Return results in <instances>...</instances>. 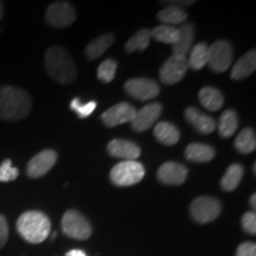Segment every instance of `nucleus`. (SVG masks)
I'll use <instances>...</instances> for the list:
<instances>
[{
    "instance_id": "nucleus-1",
    "label": "nucleus",
    "mask_w": 256,
    "mask_h": 256,
    "mask_svg": "<svg viewBox=\"0 0 256 256\" xmlns=\"http://www.w3.org/2000/svg\"><path fill=\"white\" fill-rule=\"evenodd\" d=\"M32 108L30 95L17 87H0V119L14 121L28 116Z\"/></svg>"
},
{
    "instance_id": "nucleus-2",
    "label": "nucleus",
    "mask_w": 256,
    "mask_h": 256,
    "mask_svg": "<svg viewBox=\"0 0 256 256\" xmlns=\"http://www.w3.org/2000/svg\"><path fill=\"white\" fill-rule=\"evenodd\" d=\"M44 60H46L48 74L55 81L63 84H68L75 81L78 76V69L72 56L62 46L49 48L46 52Z\"/></svg>"
},
{
    "instance_id": "nucleus-3",
    "label": "nucleus",
    "mask_w": 256,
    "mask_h": 256,
    "mask_svg": "<svg viewBox=\"0 0 256 256\" xmlns=\"http://www.w3.org/2000/svg\"><path fill=\"white\" fill-rule=\"evenodd\" d=\"M17 229L24 240L38 244L50 235L51 223L49 217L40 211H26L18 218Z\"/></svg>"
},
{
    "instance_id": "nucleus-4",
    "label": "nucleus",
    "mask_w": 256,
    "mask_h": 256,
    "mask_svg": "<svg viewBox=\"0 0 256 256\" xmlns=\"http://www.w3.org/2000/svg\"><path fill=\"white\" fill-rule=\"evenodd\" d=\"M145 176V168L136 160H124L112 168L110 180L116 186H132Z\"/></svg>"
},
{
    "instance_id": "nucleus-5",
    "label": "nucleus",
    "mask_w": 256,
    "mask_h": 256,
    "mask_svg": "<svg viewBox=\"0 0 256 256\" xmlns=\"http://www.w3.org/2000/svg\"><path fill=\"white\" fill-rule=\"evenodd\" d=\"M62 230L69 238L87 240L92 236V226L78 210H68L62 218Z\"/></svg>"
},
{
    "instance_id": "nucleus-6",
    "label": "nucleus",
    "mask_w": 256,
    "mask_h": 256,
    "mask_svg": "<svg viewBox=\"0 0 256 256\" xmlns=\"http://www.w3.org/2000/svg\"><path fill=\"white\" fill-rule=\"evenodd\" d=\"M220 210H222V206H220V200L208 196L196 198L190 206L192 218L198 223L212 222L220 216Z\"/></svg>"
},
{
    "instance_id": "nucleus-7",
    "label": "nucleus",
    "mask_w": 256,
    "mask_h": 256,
    "mask_svg": "<svg viewBox=\"0 0 256 256\" xmlns=\"http://www.w3.org/2000/svg\"><path fill=\"white\" fill-rule=\"evenodd\" d=\"M232 62V46L226 40H217L209 46L208 66L214 72H223Z\"/></svg>"
},
{
    "instance_id": "nucleus-8",
    "label": "nucleus",
    "mask_w": 256,
    "mask_h": 256,
    "mask_svg": "<svg viewBox=\"0 0 256 256\" xmlns=\"http://www.w3.org/2000/svg\"><path fill=\"white\" fill-rule=\"evenodd\" d=\"M46 22L57 28H68L76 19V12L72 5L66 2H52L46 10Z\"/></svg>"
},
{
    "instance_id": "nucleus-9",
    "label": "nucleus",
    "mask_w": 256,
    "mask_h": 256,
    "mask_svg": "<svg viewBox=\"0 0 256 256\" xmlns=\"http://www.w3.org/2000/svg\"><path fill=\"white\" fill-rule=\"evenodd\" d=\"M188 69L186 57L172 55L160 69V81L165 84H176L182 81Z\"/></svg>"
},
{
    "instance_id": "nucleus-10",
    "label": "nucleus",
    "mask_w": 256,
    "mask_h": 256,
    "mask_svg": "<svg viewBox=\"0 0 256 256\" xmlns=\"http://www.w3.org/2000/svg\"><path fill=\"white\" fill-rule=\"evenodd\" d=\"M124 90L133 98L140 101L152 100L160 92V87L151 78H132L124 84Z\"/></svg>"
},
{
    "instance_id": "nucleus-11",
    "label": "nucleus",
    "mask_w": 256,
    "mask_h": 256,
    "mask_svg": "<svg viewBox=\"0 0 256 256\" xmlns=\"http://www.w3.org/2000/svg\"><path fill=\"white\" fill-rule=\"evenodd\" d=\"M57 162V153L52 150H44L28 162L26 174L30 178H40L46 176Z\"/></svg>"
},
{
    "instance_id": "nucleus-12",
    "label": "nucleus",
    "mask_w": 256,
    "mask_h": 256,
    "mask_svg": "<svg viewBox=\"0 0 256 256\" xmlns=\"http://www.w3.org/2000/svg\"><path fill=\"white\" fill-rule=\"evenodd\" d=\"M136 110L132 104H127V102H121L113 106L108 110H106L102 114L101 119L104 124L108 127H115L119 124L130 122L136 116Z\"/></svg>"
},
{
    "instance_id": "nucleus-13",
    "label": "nucleus",
    "mask_w": 256,
    "mask_h": 256,
    "mask_svg": "<svg viewBox=\"0 0 256 256\" xmlns=\"http://www.w3.org/2000/svg\"><path fill=\"white\" fill-rule=\"evenodd\" d=\"M162 104H158V102L150 104L142 107V110H136V116L130 121L132 128L136 132H145L156 122L160 114H162Z\"/></svg>"
},
{
    "instance_id": "nucleus-14",
    "label": "nucleus",
    "mask_w": 256,
    "mask_h": 256,
    "mask_svg": "<svg viewBox=\"0 0 256 256\" xmlns=\"http://www.w3.org/2000/svg\"><path fill=\"white\" fill-rule=\"evenodd\" d=\"M156 177L165 185H182L188 178V168L176 162H168L158 170Z\"/></svg>"
},
{
    "instance_id": "nucleus-15",
    "label": "nucleus",
    "mask_w": 256,
    "mask_h": 256,
    "mask_svg": "<svg viewBox=\"0 0 256 256\" xmlns=\"http://www.w3.org/2000/svg\"><path fill=\"white\" fill-rule=\"evenodd\" d=\"M107 151L114 158L124 160H136L142 154L140 147L132 142L122 139H114L108 144Z\"/></svg>"
},
{
    "instance_id": "nucleus-16",
    "label": "nucleus",
    "mask_w": 256,
    "mask_h": 256,
    "mask_svg": "<svg viewBox=\"0 0 256 256\" xmlns=\"http://www.w3.org/2000/svg\"><path fill=\"white\" fill-rule=\"evenodd\" d=\"M185 119L194 126V128H196L200 133L209 134L214 132V130L216 128V122L212 118L202 113L200 110L194 107H188L185 110Z\"/></svg>"
},
{
    "instance_id": "nucleus-17",
    "label": "nucleus",
    "mask_w": 256,
    "mask_h": 256,
    "mask_svg": "<svg viewBox=\"0 0 256 256\" xmlns=\"http://www.w3.org/2000/svg\"><path fill=\"white\" fill-rule=\"evenodd\" d=\"M179 36L176 43L172 46V50H174V55L186 57V55L190 52L192 49V43H194V28L192 23H186L180 25L178 28Z\"/></svg>"
},
{
    "instance_id": "nucleus-18",
    "label": "nucleus",
    "mask_w": 256,
    "mask_h": 256,
    "mask_svg": "<svg viewBox=\"0 0 256 256\" xmlns=\"http://www.w3.org/2000/svg\"><path fill=\"white\" fill-rule=\"evenodd\" d=\"M256 69V54L255 50L249 51L242 58L236 62L230 74V78L234 81H241V80L250 76Z\"/></svg>"
},
{
    "instance_id": "nucleus-19",
    "label": "nucleus",
    "mask_w": 256,
    "mask_h": 256,
    "mask_svg": "<svg viewBox=\"0 0 256 256\" xmlns=\"http://www.w3.org/2000/svg\"><path fill=\"white\" fill-rule=\"evenodd\" d=\"M154 136L162 145L172 146L179 142L180 133L174 124L168 122V121H162V122L156 124Z\"/></svg>"
},
{
    "instance_id": "nucleus-20",
    "label": "nucleus",
    "mask_w": 256,
    "mask_h": 256,
    "mask_svg": "<svg viewBox=\"0 0 256 256\" xmlns=\"http://www.w3.org/2000/svg\"><path fill=\"white\" fill-rule=\"evenodd\" d=\"M185 156L190 162H208L215 156V150L206 144L192 142L185 150Z\"/></svg>"
},
{
    "instance_id": "nucleus-21",
    "label": "nucleus",
    "mask_w": 256,
    "mask_h": 256,
    "mask_svg": "<svg viewBox=\"0 0 256 256\" xmlns=\"http://www.w3.org/2000/svg\"><path fill=\"white\" fill-rule=\"evenodd\" d=\"M198 98H200V104L210 112L220 110L224 104L223 95L220 94L218 89L212 87L202 88L200 94H198Z\"/></svg>"
},
{
    "instance_id": "nucleus-22",
    "label": "nucleus",
    "mask_w": 256,
    "mask_h": 256,
    "mask_svg": "<svg viewBox=\"0 0 256 256\" xmlns=\"http://www.w3.org/2000/svg\"><path fill=\"white\" fill-rule=\"evenodd\" d=\"M114 43V36L112 34H106L98 37L88 44L86 49V55L89 60H96L104 55V54L112 46Z\"/></svg>"
},
{
    "instance_id": "nucleus-23",
    "label": "nucleus",
    "mask_w": 256,
    "mask_h": 256,
    "mask_svg": "<svg viewBox=\"0 0 256 256\" xmlns=\"http://www.w3.org/2000/svg\"><path fill=\"white\" fill-rule=\"evenodd\" d=\"M158 19L165 25H171L174 26L177 24H183L188 18V14L182 8L178 6H168L159 12Z\"/></svg>"
},
{
    "instance_id": "nucleus-24",
    "label": "nucleus",
    "mask_w": 256,
    "mask_h": 256,
    "mask_svg": "<svg viewBox=\"0 0 256 256\" xmlns=\"http://www.w3.org/2000/svg\"><path fill=\"white\" fill-rule=\"evenodd\" d=\"M238 127V114H236L232 110L223 112V114L220 115V121H218L220 136L222 138H226V139H228V138L232 136V134L236 132Z\"/></svg>"
},
{
    "instance_id": "nucleus-25",
    "label": "nucleus",
    "mask_w": 256,
    "mask_h": 256,
    "mask_svg": "<svg viewBox=\"0 0 256 256\" xmlns=\"http://www.w3.org/2000/svg\"><path fill=\"white\" fill-rule=\"evenodd\" d=\"M243 177V168L240 164L230 165L223 178L220 179V188L224 191H232L238 186Z\"/></svg>"
},
{
    "instance_id": "nucleus-26",
    "label": "nucleus",
    "mask_w": 256,
    "mask_h": 256,
    "mask_svg": "<svg viewBox=\"0 0 256 256\" xmlns=\"http://www.w3.org/2000/svg\"><path fill=\"white\" fill-rule=\"evenodd\" d=\"M209 57V46L206 43H198L190 50L188 64L194 70H200L208 64Z\"/></svg>"
},
{
    "instance_id": "nucleus-27",
    "label": "nucleus",
    "mask_w": 256,
    "mask_h": 256,
    "mask_svg": "<svg viewBox=\"0 0 256 256\" xmlns=\"http://www.w3.org/2000/svg\"><path fill=\"white\" fill-rule=\"evenodd\" d=\"M150 40H151V31H148L147 28H142V30L136 32L127 40L126 46H124V51L127 54H132L138 50L144 51L150 46Z\"/></svg>"
},
{
    "instance_id": "nucleus-28",
    "label": "nucleus",
    "mask_w": 256,
    "mask_h": 256,
    "mask_svg": "<svg viewBox=\"0 0 256 256\" xmlns=\"http://www.w3.org/2000/svg\"><path fill=\"white\" fill-rule=\"evenodd\" d=\"M235 147L238 152L244 153H252L255 151L256 147V138L255 132L252 128H244L242 130L235 140Z\"/></svg>"
},
{
    "instance_id": "nucleus-29",
    "label": "nucleus",
    "mask_w": 256,
    "mask_h": 256,
    "mask_svg": "<svg viewBox=\"0 0 256 256\" xmlns=\"http://www.w3.org/2000/svg\"><path fill=\"white\" fill-rule=\"evenodd\" d=\"M178 36V28L171 26V25H159V26L154 28L151 31V37L160 42V43L171 44V46H174L176 42H177Z\"/></svg>"
},
{
    "instance_id": "nucleus-30",
    "label": "nucleus",
    "mask_w": 256,
    "mask_h": 256,
    "mask_svg": "<svg viewBox=\"0 0 256 256\" xmlns=\"http://www.w3.org/2000/svg\"><path fill=\"white\" fill-rule=\"evenodd\" d=\"M118 64L114 60H106L100 64L98 68V78L100 81L104 83H110L114 80L116 74Z\"/></svg>"
},
{
    "instance_id": "nucleus-31",
    "label": "nucleus",
    "mask_w": 256,
    "mask_h": 256,
    "mask_svg": "<svg viewBox=\"0 0 256 256\" xmlns=\"http://www.w3.org/2000/svg\"><path fill=\"white\" fill-rule=\"evenodd\" d=\"M96 106H98V104H96L95 101H90L88 102V104H81L78 98H75L74 100H72V102H70V108H72L81 119H86V118L90 116V114L96 110Z\"/></svg>"
},
{
    "instance_id": "nucleus-32",
    "label": "nucleus",
    "mask_w": 256,
    "mask_h": 256,
    "mask_svg": "<svg viewBox=\"0 0 256 256\" xmlns=\"http://www.w3.org/2000/svg\"><path fill=\"white\" fill-rule=\"evenodd\" d=\"M19 170L12 165L11 159H5L0 164V182H12L17 179Z\"/></svg>"
},
{
    "instance_id": "nucleus-33",
    "label": "nucleus",
    "mask_w": 256,
    "mask_h": 256,
    "mask_svg": "<svg viewBox=\"0 0 256 256\" xmlns=\"http://www.w3.org/2000/svg\"><path fill=\"white\" fill-rule=\"evenodd\" d=\"M242 226L250 235L256 234V215L254 211L246 212L242 217Z\"/></svg>"
},
{
    "instance_id": "nucleus-34",
    "label": "nucleus",
    "mask_w": 256,
    "mask_h": 256,
    "mask_svg": "<svg viewBox=\"0 0 256 256\" xmlns=\"http://www.w3.org/2000/svg\"><path fill=\"white\" fill-rule=\"evenodd\" d=\"M236 256H256V244L254 242H244L238 246Z\"/></svg>"
},
{
    "instance_id": "nucleus-35",
    "label": "nucleus",
    "mask_w": 256,
    "mask_h": 256,
    "mask_svg": "<svg viewBox=\"0 0 256 256\" xmlns=\"http://www.w3.org/2000/svg\"><path fill=\"white\" fill-rule=\"evenodd\" d=\"M8 238V220L2 215H0V249L6 244Z\"/></svg>"
},
{
    "instance_id": "nucleus-36",
    "label": "nucleus",
    "mask_w": 256,
    "mask_h": 256,
    "mask_svg": "<svg viewBox=\"0 0 256 256\" xmlns=\"http://www.w3.org/2000/svg\"><path fill=\"white\" fill-rule=\"evenodd\" d=\"M66 256H88V255L83 250H81V249H72V250H69L66 252Z\"/></svg>"
},
{
    "instance_id": "nucleus-37",
    "label": "nucleus",
    "mask_w": 256,
    "mask_h": 256,
    "mask_svg": "<svg viewBox=\"0 0 256 256\" xmlns=\"http://www.w3.org/2000/svg\"><path fill=\"white\" fill-rule=\"evenodd\" d=\"M194 2H166V4H170L172 6H178V8H180V6H190L194 4Z\"/></svg>"
},
{
    "instance_id": "nucleus-38",
    "label": "nucleus",
    "mask_w": 256,
    "mask_h": 256,
    "mask_svg": "<svg viewBox=\"0 0 256 256\" xmlns=\"http://www.w3.org/2000/svg\"><path fill=\"white\" fill-rule=\"evenodd\" d=\"M250 206H252V209H255V208H256V196H255V194H252V197H250Z\"/></svg>"
},
{
    "instance_id": "nucleus-39",
    "label": "nucleus",
    "mask_w": 256,
    "mask_h": 256,
    "mask_svg": "<svg viewBox=\"0 0 256 256\" xmlns=\"http://www.w3.org/2000/svg\"><path fill=\"white\" fill-rule=\"evenodd\" d=\"M2 14H4V6H2V2H0V20L2 18Z\"/></svg>"
}]
</instances>
